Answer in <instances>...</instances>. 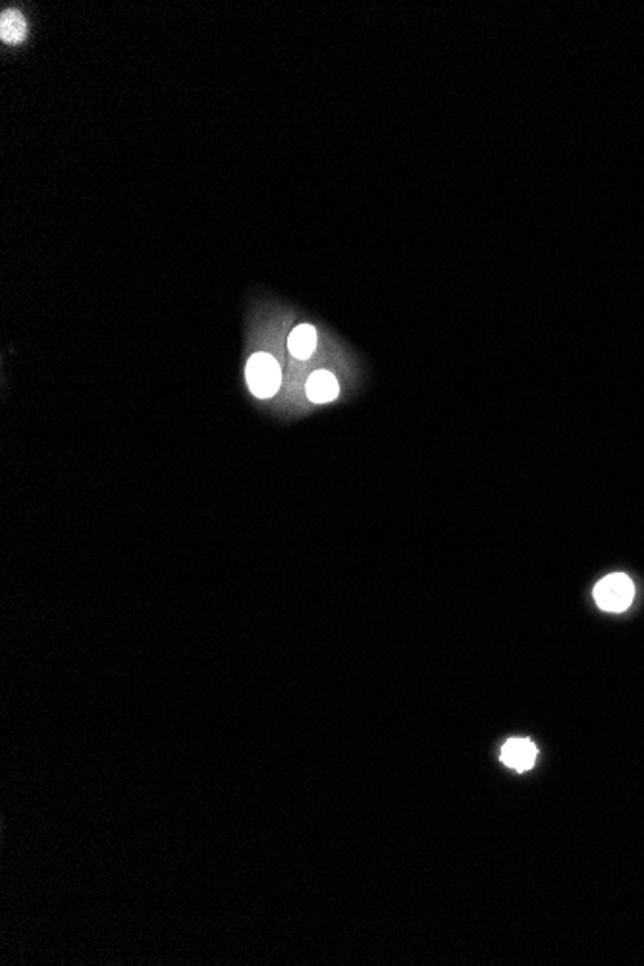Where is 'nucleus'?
<instances>
[{"mask_svg": "<svg viewBox=\"0 0 644 966\" xmlns=\"http://www.w3.org/2000/svg\"><path fill=\"white\" fill-rule=\"evenodd\" d=\"M245 377H248L249 390L263 400L273 398L282 384V372H280L276 359L268 353H255L249 359Z\"/></svg>", "mask_w": 644, "mask_h": 966, "instance_id": "1", "label": "nucleus"}, {"mask_svg": "<svg viewBox=\"0 0 644 966\" xmlns=\"http://www.w3.org/2000/svg\"><path fill=\"white\" fill-rule=\"evenodd\" d=\"M596 604L606 612H625L635 598V585L627 575L614 573L604 577L594 589Z\"/></svg>", "mask_w": 644, "mask_h": 966, "instance_id": "2", "label": "nucleus"}, {"mask_svg": "<svg viewBox=\"0 0 644 966\" xmlns=\"http://www.w3.org/2000/svg\"><path fill=\"white\" fill-rule=\"evenodd\" d=\"M536 747L529 739H509L501 749V762L518 772L531 770L536 762Z\"/></svg>", "mask_w": 644, "mask_h": 966, "instance_id": "3", "label": "nucleus"}, {"mask_svg": "<svg viewBox=\"0 0 644 966\" xmlns=\"http://www.w3.org/2000/svg\"><path fill=\"white\" fill-rule=\"evenodd\" d=\"M339 386L338 380L328 370L313 372L307 380V395L313 403H328L338 398Z\"/></svg>", "mask_w": 644, "mask_h": 966, "instance_id": "4", "label": "nucleus"}, {"mask_svg": "<svg viewBox=\"0 0 644 966\" xmlns=\"http://www.w3.org/2000/svg\"><path fill=\"white\" fill-rule=\"evenodd\" d=\"M0 37L8 45H18L28 37V21L20 10H6L0 16Z\"/></svg>", "mask_w": 644, "mask_h": 966, "instance_id": "5", "label": "nucleus"}, {"mask_svg": "<svg viewBox=\"0 0 644 966\" xmlns=\"http://www.w3.org/2000/svg\"><path fill=\"white\" fill-rule=\"evenodd\" d=\"M288 347H289V353L298 359L311 357L314 347H317V332H314V329L309 324L298 326V329L288 337Z\"/></svg>", "mask_w": 644, "mask_h": 966, "instance_id": "6", "label": "nucleus"}]
</instances>
